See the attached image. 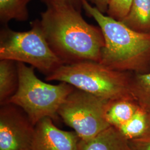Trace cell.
I'll use <instances>...</instances> for the list:
<instances>
[{"mask_svg":"<svg viewBox=\"0 0 150 150\" xmlns=\"http://www.w3.org/2000/svg\"><path fill=\"white\" fill-rule=\"evenodd\" d=\"M80 11L72 6L48 5L39 20L50 46L64 64L101 59L102 31L88 23Z\"/></svg>","mask_w":150,"mask_h":150,"instance_id":"1","label":"cell"},{"mask_svg":"<svg viewBox=\"0 0 150 150\" xmlns=\"http://www.w3.org/2000/svg\"><path fill=\"white\" fill-rule=\"evenodd\" d=\"M81 5L97 22L104 37L100 63L120 71L150 72V33L136 31L122 22L105 15L87 0H81Z\"/></svg>","mask_w":150,"mask_h":150,"instance_id":"2","label":"cell"},{"mask_svg":"<svg viewBox=\"0 0 150 150\" xmlns=\"http://www.w3.org/2000/svg\"><path fill=\"white\" fill-rule=\"evenodd\" d=\"M132 74L113 70L98 62L84 61L62 64L46 76L45 80L66 82L76 88L111 101L133 98L130 88Z\"/></svg>","mask_w":150,"mask_h":150,"instance_id":"3","label":"cell"},{"mask_svg":"<svg viewBox=\"0 0 150 150\" xmlns=\"http://www.w3.org/2000/svg\"><path fill=\"white\" fill-rule=\"evenodd\" d=\"M17 66L18 87L8 102L21 107L34 126L45 117L57 120L60 106L75 87L63 82L47 83L38 78L33 66L21 62H17Z\"/></svg>","mask_w":150,"mask_h":150,"instance_id":"4","label":"cell"},{"mask_svg":"<svg viewBox=\"0 0 150 150\" xmlns=\"http://www.w3.org/2000/svg\"><path fill=\"white\" fill-rule=\"evenodd\" d=\"M31 30L15 31L6 25L0 32V59L31 64L47 76L63 62L50 46L39 20L31 22Z\"/></svg>","mask_w":150,"mask_h":150,"instance_id":"5","label":"cell"},{"mask_svg":"<svg viewBox=\"0 0 150 150\" xmlns=\"http://www.w3.org/2000/svg\"><path fill=\"white\" fill-rule=\"evenodd\" d=\"M108 101L75 88L60 106L58 115L80 139H90L110 126L105 118Z\"/></svg>","mask_w":150,"mask_h":150,"instance_id":"6","label":"cell"},{"mask_svg":"<svg viewBox=\"0 0 150 150\" xmlns=\"http://www.w3.org/2000/svg\"><path fill=\"white\" fill-rule=\"evenodd\" d=\"M35 126L27 113L8 102L0 108V150H31Z\"/></svg>","mask_w":150,"mask_h":150,"instance_id":"7","label":"cell"},{"mask_svg":"<svg viewBox=\"0 0 150 150\" xmlns=\"http://www.w3.org/2000/svg\"><path fill=\"white\" fill-rule=\"evenodd\" d=\"M80 140L75 131L59 129L52 118L45 117L35 126L31 150H78Z\"/></svg>","mask_w":150,"mask_h":150,"instance_id":"8","label":"cell"},{"mask_svg":"<svg viewBox=\"0 0 150 150\" xmlns=\"http://www.w3.org/2000/svg\"><path fill=\"white\" fill-rule=\"evenodd\" d=\"M78 150H130V147L129 140L110 126L93 138L80 139Z\"/></svg>","mask_w":150,"mask_h":150,"instance_id":"9","label":"cell"},{"mask_svg":"<svg viewBox=\"0 0 150 150\" xmlns=\"http://www.w3.org/2000/svg\"><path fill=\"white\" fill-rule=\"evenodd\" d=\"M139 107L133 98L108 101L105 111V118L110 126L118 129L134 116Z\"/></svg>","mask_w":150,"mask_h":150,"instance_id":"10","label":"cell"},{"mask_svg":"<svg viewBox=\"0 0 150 150\" xmlns=\"http://www.w3.org/2000/svg\"><path fill=\"white\" fill-rule=\"evenodd\" d=\"M17 62L0 59V105L8 103L18 87Z\"/></svg>","mask_w":150,"mask_h":150,"instance_id":"11","label":"cell"},{"mask_svg":"<svg viewBox=\"0 0 150 150\" xmlns=\"http://www.w3.org/2000/svg\"><path fill=\"white\" fill-rule=\"evenodd\" d=\"M121 22L136 31L150 33V0H134L129 13Z\"/></svg>","mask_w":150,"mask_h":150,"instance_id":"12","label":"cell"},{"mask_svg":"<svg viewBox=\"0 0 150 150\" xmlns=\"http://www.w3.org/2000/svg\"><path fill=\"white\" fill-rule=\"evenodd\" d=\"M131 93L140 107L150 114V72L132 74Z\"/></svg>","mask_w":150,"mask_h":150,"instance_id":"13","label":"cell"},{"mask_svg":"<svg viewBox=\"0 0 150 150\" xmlns=\"http://www.w3.org/2000/svg\"><path fill=\"white\" fill-rule=\"evenodd\" d=\"M31 0H0V20L6 25L12 20L20 21L28 18L27 5Z\"/></svg>","mask_w":150,"mask_h":150,"instance_id":"14","label":"cell"},{"mask_svg":"<svg viewBox=\"0 0 150 150\" xmlns=\"http://www.w3.org/2000/svg\"><path fill=\"white\" fill-rule=\"evenodd\" d=\"M118 129L128 140L144 135L150 131L148 113L139 107L134 116Z\"/></svg>","mask_w":150,"mask_h":150,"instance_id":"15","label":"cell"},{"mask_svg":"<svg viewBox=\"0 0 150 150\" xmlns=\"http://www.w3.org/2000/svg\"><path fill=\"white\" fill-rule=\"evenodd\" d=\"M134 0H110L107 16L121 21L130 11Z\"/></svg>","mask_w":150,"mask_h":150,"instance_id":"16","label":"cell"},{"mask_svg":"<svg viewBox=\"0 0 150 150\" xmlns=\"http://www.w3.org/2000/svg\"><path fill=\"white\" fill-rule=\"evenodd\" d=\"M129 141L130 150H150V131L139 137Z\"/></svg>","mask_w":150,"mask_h":150,"instance_id":"17","label":"cell"},{"mask_svg":"<svg viewBox=\"0 0 150 150\" xmlns=\"http://www.w3.org/2000/svg\"><path fill=\"white\" fill-rule=\"evenodd\" d=\"M43 2L46 4V5H67L72 6L78 10H81V0H42Z\"/></svg>","mask_w":150,"mask_h":150,"instance_id":"18","label":"cell"},{"mask_svg":"<svg viewBox=\"0 0 150 150\" xmlns=\"http://www.w3.org/2000/svg\"><path fill=\"white\" fill-rule=\"evenodd\" d=\"M99 11L103 13L107 12L110 0H89Z\"/></svg>","mask_w":150,"mask_h":150,"instance_id":"19","label":"cell"},{"mask_svg":"<svg viewBox=\"0 0 150 150\" xmlns=\"http://www.w3.org/2000/svg\"><path fill=\"white\" fill-rule=\"evenodd\" d=\"M148 120H149V122L150 126V114H149V113H148Z\"/></svg>","mask_w":150,"mask_h":150,"instance_id":"20","label":"cell"}]
</instances>
